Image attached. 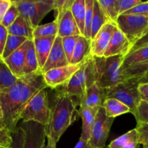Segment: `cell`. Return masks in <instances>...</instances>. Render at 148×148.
Here are the masks:
<instances>
[{
  "instance_id": "6da1fadb",
  "label": "cell",
  "mask_w": 148,
  "mask_h": 148,
  "mask_svg": "<svg viewBox=\"0 0 148 148\" xmlns=\"http://www.w3.org/2000/svg\"><path fill=\"white\" fill-rule=\"evenodd\" d=\"M48 88L40 71L25 75L4 92H0V102L4 112L3 123L14 132L25 107L36 93Z\"/></svg>"
},
{
  "instance_id": "7a4b0ae2",
  "label": "cell",
  "mask_w": 148,
  "mask_h": 148,
  "mask_svg": "<svg viewBox=\"0 0 148 148\" xmlns=\"http://www.w3.org/2000/svg\"><path fill=\"white\" fill-rule=\"evenodd\" d=\"M79 101L68 94L56 90L52 104L50 106V117L46 126L47 141L57 143L66 130L77 119L79 112L77 109Z\"/></svg>"
},
{
  "instance_id": "3957f363",
  "label": "cell",
  "mask_w": 148,
  "mask_h": 148,
  "mask_svg": "<svg viewBox=\"0 0 148 148\" xmlns=\"http://www.w3.org/2000/svg\"><path fill=\"white\" fill-rule=\"evenodd\" d=\"M96 70L93 56L90 55L83 62L80 69L66 84L59 87L58 90L68 94L78 101L85 95L88 88L96 83Z\"/></svg>"
},
{
  "instance_id": "277c9868",
  "label": "cell",
  "mask_w": 148,
  "mask_h": 148,
  "mask_svg": "<svg viewBox=\"0 0 148 148\" xmlns=\"http://www.w3.org/2000/svg\"><path fill=\"white\" fill-rule=\"evenodd\" d=\"M93 57L96 70V83L100 87L106 90L126 80L122 76L121 69L124 56Z\"/></svg>"
},
{
  "instance_id": "5b68a950",
  "label": "cell",
  "mask_w": 148,
  "mask_h": 148,
  "mask_svg": "<svg viewBox=\"0 0 148 148\" xmlns=\"http://www.w3.org/2000/svg\"><path fill=\"white\" fill-rule=\"evenodd\" d=\"M137 77H132L119 82L117 85L106 90V98H114L130 109V113L134 114L139 103L142 101L139 91Z\"/></svg>"
},
{
  "instance_id": "8992f818",
  "label": "cell",
  "mask_w": 148,
  "mask_h": 148,
  "mask_svg": "<svg viewBox=\"0 0 148 148\" xmlns=\"http://www.w3.org/2000/svg\"><path fill=\"white\" fill-rule=\"evenodd\" d=\"M23 17L33 29L39 25L43 17L53 10L54 0H17L12 1Z\"/></svg>"
},
{
  "instance_id": "52a82bcc",
  "label": "cell",
  "mask_w": 148,
  "mask_h": 148,
  "mask_svg": "<svg viewBox=\"0 0 148 148\" xmlns=\"http://www.w3.org/2000/svg\"><path fill=\"white\" fill-rule=\"evenodd\" d=\"M51 107L46 89H43L31 98L23 109L20 119L23 121H33L46 126L50 117Z\"/></svg>"
},
{
  "instance_id": "ba28073f",
  "label": "cell",
  "mask_w": 148,
  "mask_h": 148,
  "mask_svg": "<svg viewBox=\"0 0 148 148\" xmlns=\"http://www.w3.org/2000/svg\"><path fill=\"white\" fill-rule=\"evenodd\" d=\"M116 27L133 46L148 29V17L141 14H121L117 19Z\"/></svg>"
},
{
  "instance_id": "9c48e42d",
  "label": "cell",
  "mask_w": 148,
  "mask_h": 148,
  "mask_svg": "<svg viewBox=\"0 0 148 148\" xmlns=\"http://www.w3.org/2000/svg\"><path fill=\"white\" fill-rule=\"evenodd\" d=\"M114 121V118H110L106 115L105 109L103 107L100 108L95 117L89 141L92 148L106 147V143Z\"/></svg>"
},
{
  "instance_id": "30bf717a",
  "label": "cell",
  "mask_w": 148,
  "mask_h": 148,
  "mask_svg": "<svg viewBox=\"0 0 148 148\" xmlns=\"http://www.w3.org/2000/svg\"><path fill=\"white\" fill-rule=\"evenodd\" d=\"M82 63L78 64H69L61 67L55 68L43 73V79L48 88L57 89L66 84L72 77L80 69Z\"/></svg>"
},
{
  "instance_id": "8fae6325",
  "label": "cell",
  "mask_w": 148,
  "mask_h": 148,
  "mask_svg": "<svg viewBox=\"0 0 148 148\" xmlns=\"http://www.w3.org/2000/svg\"><path fill=\"white\" fill-rule=\"evenodd\" d=\"M20 127L25 132L23 148H43L46 140V126L36 121H22Z\"/></svg>"
},
{
  "instance_id": "7c38bea8",
  "label": "cell",
  "mask_w": 148,
  "mask_h": 148,
  "mask_svg": "<svg viewBox=\"0 0 148 148\" xmlns=\"http://www.w3.org/2000/svg\"><path fill=\"white\" fill-rule=\"evenodd\" d=\"M116 25L108 23L101 29L95 38L92 40L91 55L97 57H102L106 51L112 38Z\"/></svg>"
},
{
  "instance_id": "4fadbf2b",
  "label": "cell",
  "mask_w": 148,
  "mask_h": 148,
  "mask_svg": "<svg viewBox=\"0 0 148 148\" xmlns=\"http://www.w3.org/2000/svg\"><path fill=\"white\" fill-rule=\"evenodd\" d=\"M132 47V45L128 38L116 27L114 30L109 46L104 53L103 56L104 57L114 56H126L130 52Z\"/></svg>"
},
{
  "instance_id": "5bb4252c",
  "label": "cell",
  "mask_w": 148,
  "mask_h": 148,
  "mask_svg": "<svg viewBox=\"0 0 148 148\" xmlns=\"http://www.w3.org/2000/svg\"><path fill=\"white\" fill-rule=\"evenodd\" d=\"M68 64H69V63L63 49L62 38L56 36L49 57L40 72L44 73L52 69L61 67Z\"/></svg>"
},
{
  "instance_id": "9a60e30c",
  "label": "cell",
  "mask_w": 148,
  "mask_h": 148,
  "mask_svg": "<svg viewBox=\"0 0 148 148\" xmlns=\"http://www.w3.org/2000/svg\"><path fill=\"white\" fill-rule=\"evenodd\" d=\"M32 40H27L23 43L17 50L13 52L7 58L4 59V62L17 78L24 76V66L25 62L26 53Z\"/></svg>"
},
{
  "instance_id": "2e32d148",
  "label": "cell",
  "mask_w": 148,
  "mask_h": 148,
  "mask_svg": "<svg viewBox=\"0 0 148 148\" xmlns=\"http://www.w3.org/2000/svg\"><path fill=\"white\" fill-rule=\"evenodd\" d=\"M106 99V90L95 83L88 88L85 95L79 101V106H85L98 113L100 108L103 107Z\"/></svg>"
},
{
  "instance_id": "e0dca14e",
  "label": "cell",
  "mask_w": 148,
  "mask_h": 148,
  "mask_svg": "<svg viewBox=\"0 0 148 148\" xmlns=\"http://www.w3.org/2000/svg\"><path fill=\"white\" fill-rule=\"evenodd\" d=\"M56 22L58 23L57 36L59 37L64 38L72 36H81L77 25L71 12V8L67 9Z\"/></svg>"
},
{
  "instance_id": "ac0fdd59",
  "label": "cell",
  "mask_w": 148,
  "mask_h": 148,
  "mask_svg": "<svg viewBox=\"0 0 148 148\" xmlns=\"http://www.w3.org/2000/svg\"><path fill=\"white\" fill-rule=\"evenodd\" d=\"M56 38V36H52V37L48 38H33V43H34L35 49H36L38 61L40 70L43 69V66L46 64Z\"/></svg>"
},
{
  "instance_id": "d6986e66",
  "label": "cell",
  "mask_w": 148,
  "mask_h": 148,
  "mask_svg": "<svg viewBox=\"0 0 148 148\" xmlns=\"http://www.w3.org/2000/svg\"><path fill=\"white\" fill-rule=\"evenodd\" d=\"M79 116L82 120V134L79 139L83 141L89 142L91 136V131H92V127L95 121V117L98 113L82 105L79 106Z\"/></svg>"
},
{
  "instance_id": "ffe728a7",
  "label": "cell",
  "mask_w": 148,
  "mask_h": 148,
  "mask_svg": "<svg viewBox=\"0 0 148 148\" xmlns=\"http://www.w3.org/2000/svg\"><path fill=\"white\" fill-rule=\"evenodd\" d=\"M91 48L92 40L86 38L83 36H79L72 55L71 64H78L83 62L91 55Z\"/></svg>"
},
{
  "instance_id": "44dd1931",
  "label": "cell",
  "mask_w": 148,
  "mask_h": 148,
  "mask_svg": "<svg viewBox=\"0 0 148 148\" xmlns=\"http://www.w3.org/2000/svg\"><path fill=\"white\" fill-rule=\"evenodd\" d=\"M138 131L133 129L118 138L113 140L108 145L109 148H136L138 143Z\"/></svg>"
},
{
  "instance_id": "7402d4cb",
  "label": "cell",
  "mask_w": 148,
  "mask_h": 148,
  "mask_svg": "<svg viewBox=\"0 0 148 148\" xmlns=\"http://www.w3.org/2000/svg\"><path fill=\"white\" fill-rule=\"evenodd\" d=\"M108 23L111 22L106 15L98 0H94L93 16H92V28H91V40L95 38L101 29Z\"/></svg>"
},
{
  "instance_id": "603a6c76",
  "label": "cell",
  "mask_w": 148,
  "mask_h": 148,
  "mask_svg": "<svg viewBox=\"0 0 148 148\" xmlns=\"http://www.w3.org/2000/svg\"><path fill=\"white\" fill-rule=\"evenodd\" d=\"M7 29L9 34L27 38L29 40H33L34 29L20 16H19L14 23Z\"/></svg>"
},
{
  "instance_id": "cb8c5ba5",
  "label": "cell",
  "mask_w": 148,
  "mask_h": 148,
  "mask_svg": "<svg viewBox=\"0 0 148 148\" xmlns=\"http://www.w3.org/2000/svg\"><path fill=\"white\" fill-rule=\"evenodd\" d=\"M71 12L77 25L81 36H84L86 16L85 0H75L71 7Z\"/></svg>"
},
{
  "instance_id": "d4e9b609",
  "label": "cell",
  "mask_w": 148,
  "mask_h": 148,
  "mask_svg": "<svg viewBox=\"0 0 148 148\" xmlns=\"http://www.w3.org/2000/svg\"><path fill=\"white\" fill-rule=\"evenodd\" d=\"M17 79L18 78L14 76L2 57L0 56V92L12 87Z\"/></svg>"
},
{
  "instance_id": "484cf974",
  "label": "cell",
  "mask_w": 148,
  "mask_h": 148,
  "mask_svg": "<svg viewBox=\"0 0 148 148\" xmlns=\"http://www.w3.org/2000/svg\"><path fill=\"white\" fill-rule=\"evenodd\" d=\"M103 108L105 109L106 115L110 118L115 119L122 114L130 113V109L127 106L114 98H106Z\"/></svg>"
},
{
  "instance_id": "4316f807",
  "label": "cell",
  "mask_w": 148,
  "mask_h": 148,
  "mask_svg": "<svg viewBox=\"0 0 148 148\" xmlns=\"http://www.w3.org/2000/svg\"><path fill=\"white\" fill-rule=\"evenodd\" d=\"M148 61V46L140 48L134 51L130 52L126 56H124L121 69L124 70L127 68L137 64Z\"/></svg>"
},
{
  "instance_id": "83f0119b",
  "label": "cell",
  "mask_w": 148,
  "mask_h": 148,
  "mask_svg": "<svg viewBox=\"0 0 148 148\" xmlns=\"http://www.w3.org/2000/svg\"><path fill=\"white\" fill-rule=\"evenodd\" d=\"M38 71H40L39 68L38 61L33 40H32L27 49V53H26L25 62L24 66V75L34 73Z\"/></svg>"
},
{
  "instance_id": "f1b7e54d",
  "label": "cell",
  "mask_w": 148,
  "mask_h": 148,
  "mask_svg": "<svg viewBox=\"0 0 148 148\" xmlns=\"http://www.w3.org/2000/svg\"><path fill=\"white\" fill-rule=\"evenodd\" d=\"M58 36V23L53 20L51 23L39 25L33 30V38H48Z\"/></svg>"
},
{
  "instance_id": "f546056e",
  "label": "cell",
  "mask_w": 148,
  "mask_h": 148,
  "mask_svg": "<svg viewBox=\"0 0 148 148\" xmlns=\"http://www.w3.org/2000/svg\"><path fill=\"white\" fill-rule=\"evenodd\" d=\"M27 40L29 39H27V38L9 34L2 55V59H4L8 57L13 52L17 50L23 43H25Z\"/></svg>"
},
{
  "instance_id": "4dcf8cb0",
  "label": "cell",
  "mask_w": 148,
  "mask_h": 148,
  "mask_svg": "<svg viewBox=\"0 0 148 148\" xmlns=\"http://www.w3.org/2000/svg\"><path fill=\"white\" fill-rule=\"evenodd\" d=\"M98 1L109 21L116 25L119 14L116 5V0H98Z\"/></svg>"
},
{
  "instance_id": "1f68e13d",
  "label": "cell",
  "mask_w": 148,
  "mask_h": 148,
  "mask_svg": "<svg viewBox=\"0 0 148 148\" xmlns=\"http://www.w3.org/2000/svg\"><path fill=\"white\" fill-rule=\"evenodd\" d=\"M148 72V61L137 64L122 71V76L125 79L132 77H140Z\"/></svg>"
},
{
  "instance_id": "d6a6232c",
  "label": "cell",
  "mask_w": 148,
  "mask_h": 148,
  "mask_svg": "<svg viewBox=\"0 0 148 148\" xmlns=\"http://www.w3.org/2000/svg\"><path fill=\"white\" fill-rule=\"evenodd\" d=\"M86 5V16L84 36L86 38L91 40V28H92V16H93L94 0H85Z\"/></svg>"
},
{
  "instance_id": "836d02e7",
  "label": "cell",
  "mask_w": 148,
  "mask_h": 148,
  "mask_svg": "<svg viewBox=\"0 0 148 148\" xmlns=\"http://www.w3.org/2000/svg\"><path fill=\"white\" fill-rule=\"evenodd\" d=\"M79 37V36H72L62 38V46H63L65 54H66L69 64H70L71 60H72V55H73L74 51H75V46H76Z\"/></svg>"
},
{
  "instance_id": "e575fe53",
  "label": "cell",
  "mask_w": 148,
  "mask_h": 148,
  "mask_svg": "<svg viewBox=\"0 0 148 148\" xmlns=\"http://www.w3.org/2000/svg\"><path fill=\"white\" fill-rule=\"evenodd\" d=\"M133 115L137 124H148V103L142 100Z\"/></svg>"
},
{
  "instance_id": "d590c367",
  "label": "cell",
  "mask_w": 148,
  "mask_h": 148,
  "mask_svg": "<svg viewBox=\"0 0 148 148\" xmlns=\"http://www.w3.org/2000/svg\"><path fill=\"white\" fill-rule=\"evenodd\" d=\"M12 143V132L3 122H0V148H10Z\"/></svg>"
},
{
  "instance_id": "8d00e7d4",
  "label": "cell",
  "mask_w": 148,
  "mask_h": 148,
  "mask_svg": "<svg viewBox=\"0 0 148 148\" xmlns=\"http://www.w3.org/2000/svg\"><path fill=\"white\" fill-rule=\"evenodd\" d=\"M25 139V132L22 127L19 126L12 132V143L10 148H23Z\"/></svg>"
},
{
  "instance_id": "74e56055",
  "label": "cell",
  "mask_w": 148,
  "mask_h": 148,
  "mask_svg": "<svg viewBox=\"0 0 148 148\" xmlns=\"http://www.w3.org/2000/svg\"><path fill=\"white\" fill-rule=\"evenodd\" d=\"M19 16H20V13H19L18 9L17 8L15 4L12 1V4L11 7H10L8 11L7 12V13L4 15L1 24L5 27L8 28L10 25H12L14 23V22L17 20Z\"/></svg>"
},
{
  "instance_id": "f35d334b",
  "label": "cell",
  "mask_w": 148,
  "mask_h": 148,
  "mask_svg": "<svg viewBox=\"0 0 148 148\" xmlns=\"http://www.w3.org/2000/svg\"><path fill=\"white\" fill-rule=\"evenodd\" d=\"M142 2L143 1L141 0H116V5L119 14L121 15Z\"/></svg>"
},
{
  "instance_id": "ab89813d",
  "label": "cell",
  "mask_w": 148,
  "mask_h": 148,
  "mask_svg": "<svg viewBox=\"0 0 148 148\" xmlns=\"http://www.w3.org/2000/svg\"><path fill=\"white\" fill-rule=\"evenodd\" d=\"M141 14L148 17V1H143L122 14Z\"/></svg>"
},
{
  "instance_id": "60d3db41",
  "label": "cell",
  "mask_w": 148,
  "mask_h": 148,
  "mask_svg": "<svg viewBox=\"0 0 148 148\" xmlns=\"http://www.w3.org/2000/svg\"><path fill=\"white\" fill-rule=\"evenodd\" d=\"M8 36V29L4 27L2 24H0V56L1 57H2Z\"/></svg>"
},
{
  "instance_id": "b9f144b4",
  "label": "cell",
  "mask_w": 148,
  "mask_h": 148,
  "mask_svg": "<svg viewBox=\"0 0 148 148\" xmlns=\"http://www.w3.org/2000/svg\"><path fill=\"white\" fill-rule=\"evenodd\" d=\"M145 46H148V29L143 34V36L133 45L130 52L134 51L137 50L140 48L145 47Z\"/></svg>"
},
{
  "instance_id": "7bdbcfd3",
  "label": "cell",
  "mask_w": 148,
  "mask_h": 148,
  "mask_svg": "<svg viewBox=\"0 0 148 148\" xmlns=\"http://www.w3.org/2000/svg\"><path fill=\"white\" fill-rule=\"evenodd\" d=\"M12 4L11 0H0V24L2 23L4 15Z\"/></svg>"
},
{
  "instance_id": "ee69618b",
  "label": "cell",
  "mask_w": 148,
  "mask_h": 148,
  "mask_svg": "<svg viewBox=\"0 0 148 148\" xmlns=\"http://www.w3.org/2000/svg\"><path fill=\"white\" fill-rule=\"evenodd\" d=\"M138 143L143 146V148H148V132L138 131Z\"/></svg>"
},
{
  "instance_id": "f6af8a7d",
  "label": "cell",
  "mask_w": 148,
  "mask_h": 148,
  "mask_svg": "<svg viewBox=\"0 0 148 148\" xmlns=\"http://www.w3.org/2000/svg\"><path fill=\"white\" fill-rule=\"evenodd\" d=\"M139 91L142 100L148 103V83H140L139 85Z\"/></svg>"
},
{
  "instance_id": "bcb514c9",
  "label": "cell",
  "mask_w": 148,
  "mask_h": 148,
  "mask_svg": "<svg viewBox=\"0 0 148 148\" xmlns=\"http://www.w3.org/2000/svg\"><path fill=\"white\" fill-rule=\"evenodd\" d=\"M75 148H92V147H91V145H90L89 142L83 141V140L79 139V142L77 143Z\"/></svg>"
},
{
  "instance_id": "7dc6e473",
  "label": "cell",
  "mask_w": 148,
  "mask_h": 148,
  "mask_svg": "<svg viewBox=\"0 0 148 148\" xmlns=\"http://www.w3.org/2000/svg\"><path fill=\"white\" fill-rule=\"evenodd\" d=\"M136 129L137 131H143L148 132V124H137Z\"/></svg>"
},
{
  "instance_id": "c3c4849f",
  "label": "cell",
  "mask_w": 148,
  "mask_h": 148,
  "mask_svg": "<svg viewBox=\"0 0 148 148\" xmlns=\"http://www.w3.org/2000/svg\"><path fill=\"white\" fill-rule=\"evenodd\" d=\"M138 82L140 83H148V72L140 77H137Z\"/></svg>"
},
{
  "instance_id": "681fc988",
  "label": "cell",
  "mask_w": 148,
  "mask_h": 148,
  "mask_svg": "<svg viewBox=\"0 0 148 148\" xmlns=\"http://www.w3.org/2000/svg\"><path fill=\"white\" fill-rule=\"evenodd\" d=\"M43 148H56V144L51 141H48L47 145H44Z\"/></svg>"
},
{
  "instance_id": "f907efd6",
  "label": "cell",
  "mask_w": 148,
  "mask_h": 148,
  "mask_svg": "<svg viewBox=\"0 0 148 148\" xmlns=\"http://www.w3.org/2000/svg\"><path fill=\"white\" fill-rule=\"evenodd\" d=\"M3 120H4V112H3L2 107L0 102V122H3Z\"/></svg>"
},
{
  "instance_id": "816d5d0a",
  "label": "cell",
  "mask_w": 148,
  "mask_h": 148,
  "mask_svg": "<svg viewBox=\"0 0 148 148\" xmlns=\"http://www.w3.org/2000/svg\"><path fill=\"white\" fill-rule=\"evenodd\" d=\"M104 148H109V147H108V146H107V147H105Z\"/></svg>"
}]
</instances>
